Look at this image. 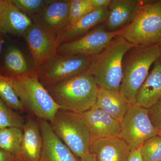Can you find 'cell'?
Masks as SVG:
<instances>
[{
    "label": "cell",
    "mask_w": 161,
    "mask_h": 161,
    "mask_svg": "<svg viewBox=\"0 0 161 161\" xmlns=\"http://www.w3.org/2000/svg\"><path fill=\"white\" fill-rule=\"evenodd\" d=\"M37 119L42 138L40 161H81L56 135L49 122Z\"/></svg>",
    "instance_id": "12"
},
{
    "label": "cell",
    "mask_w": 161,
    "mask_h": 161,
    "mask_svg": "<svg viewBox=\"0 0 161 161\" xmlns=\"http://www.w3.org/2000/svg\"><path fill=\"white\" fill-rule=\"evenodd\" d=\"M93 58L57 54L35 71L39 81L48 87L87 70Z\"/></svg>",
    "instance_id": "7"
},
{
    "label": "cell",
    "mask_w": 161,
    "mask_h": 161,
    "mask_svg": "<svg viewBox=\"0 0 161 161\" xmlns=\"http://www.w3.org/2000/svg\"><path fill=\"white\" fill-rule=\"evenodd\" d=\"M49 123L56 135L75 155L80 158L90 153L91 136L81 113L60 108Z\"/></svg>",
    "instance_id": "6"
},
{
    "label": "cell",
    "mask_w": 161,
    "mask_h": 161,
    "mask_svg": "<svg viewBox=\"0 0 161 161\" xmlns=\"http://www.w3.org/2000/svg\"><path fill=\"white\" fill-rule=\"evenodd\" d=\"M31 19L19 9L11 0H0V33L23 36L33 24Z\"/></svg>",
    "instance_id": "16"
},
{
    "label": "cell",
    "mask_w": 161,
    "mask_h": 161,
    "mask_svg": "<svg viewBox=\"0 0 161 161\" xmlns=\"http://www.w3.org/2000/svg\"><path fill=\"white\" fill-rule=\"evenodd\" d=\"M159 47L161 55V41L158 44Z\"/></svg>",
    "instance_id": "34"
},
{
    "label": "cell",
    "mask_w": 161,
    "mask_h": 161,
    "mask_svg": "<svg viewBox=\"0 0 161 161\" xmlns=\"http://www.w3.org/2000/svg\"><path fill=\"white\" fill-rule=\"evenodd\" d=\"M120 35L136 46L158 44L161 41V0H143L134 19Z\"/></svg>",
    "instance_id": "5"
},
{
    "label": "cell",
    "mask_w": 161,
    "mask_h": 161,
    "mask_svg": "<svg viewBox=\"0 0 161 161\" xmlns=\"http://www.w3.org/2000/svg\"><path fill=\"white\" fill-rule=\"evenodd\" d=\"M34 116L29 114L25 121L23 140L14 161H40L42 135L37 118Z\"/></svg>",
    "instance_id": "14"
},
{
    "label": "cell",
    "mask_w": 161,
    "mask_h": 161,
    "mask_svg": "<svg viewBox=\"0 0 161 161\" xmlns=\"http://www.w3.org/2000/svg\"><path fill=\"white\" fill-rule=\"evenodd\" d=\"M122 31H108L104 24H100L80 37L60 44L58 48V54L95 58L114 38L120 35Z\"/></svg>",
    "instance_id": "9"
},
{
    "label": "cell",
    "mask_w": 161,
    "mask_h": 161,
    "mask_svg": "<svg viewBox=\"0 0 161 161\" xmlns=\"http://www.w3.org/2000/svg\"><path fill=\"white\" fill-rule=\"evenodd\" d=\"M21 12L31 17L38 13L49 3V0H11Z\"/></svg>",
    "instance_id": "27"
},
{
    "label": "cell",
    "mask_w": 161,
    "mask_h": 161,
    "mask_svg": "<svg viewBox=\"0 0 161 161\" xmlns=\"http://www.w3.org/2000/svg\"><path fill=\"white\" fill-rule=\"evenodd\" d=\"M158 135L151 122L148 109L130 104L120 122L119 137L123 140L131 152L140 148L149 139Z\"/></svg>",
    "instance_id": "8"
},
{
    "label": "cell",
    "mask_w": 161,
    "mask_h": 161,
    "mask_svg": "<svg viewBox=\"0 0 161 161\" xmlns=\"http://www.w3.org/2000/svg\"><path fill=\"white\" fill-rule=\"evenodd\" d=\"M81 114L89 131L91 142L99 139L119 136L120 123L106 112L93 107Z\"/></svg>",
    "instance_id": "13"
},
{
    "label": "cell",
    "mask_w": 161,
    "mask_h": 161,
    "mask_svg": "<svg viewBox=\"0 0 161 161\" xmlns=\"http://www.w3.org/2000/svg\"><path fill=\"white\" fill-rule=\"evenodd\" d=\"M161 98V57L137 92L136 104L149 109Z\"/></svg>",
    "instance_id": "19"
},
{
    "label": "cell",
    "mask_w": 161,
    "mask_h": 161,
    "mask_svg": "<svg viewBox=\"0 0 161 161\" xmlns=\"http://www.w3.org/2000/svg\"><path fill=\"white\" fill-rule=\"evenodd\" d=\"M36 70L58 54L60 45L57 36L33 23L23 35Z\"/></svg>",
    "instance_id": "10"
},
{
    "label": "cell",
    "mask_w": 161,
    "mask_h": 161,
    "mask_svg": "<svg viewBox=\"0 0 161 161\" xmlns=\"http://www.w3.org/2000/svg\"><path fill=\"white\" fill-rule=\"evenodd\" d=\"M151 122L158 131L161 130V98L148 109Z\"/></svg>",
    "instance_id": "28"
},
{
    "label": "cell",
    "mask_w": 161,
    "mask_h": 161,
    "mask_svg": "<svg viewBox=\"0 0 161 161\" xmlns=\"http://www.w3.org/2000/svg\"><path fill=\"white\" fill-rule=\"evenodd\" d=\"M128 161H143L141 157L140 148L131 152Z\"/></svg>",
    "instance_id": "31"
},
{
    "label": "cell",
    "mask_w": 161,
    "mask_h": 161,
    "mask_svg": "<svg viewBox=\"0 0 161 161\" xmlns=\"http://www.w3.org/2000/svg\"><path fill=\"white\" fill-rule=\"evenodd\" d=\"M69 26L74 24L84 16L94 10L91 6L90 0H69Z\"/></svg>",
    "instance_id": "26"
},
{
    "label": "cell",
    "mask_w": 161,
    "mask_h": 161,
    "mask_svg": "<svg viewBox=\"0 0 161 161\" xmlns=\"http://www.w3.org/2000/svg\"><path fill=\"white\" fill-rule=\"evenodd\" d=\"M25 121L19 112L0 98V129L15 127L23 130Z\"/></svg>",
    "instance_id": "23"
},
{
    "label": "cell",
    "mask_w": 161,
    "mask_h": 161,
    "mask_svg": "<svg viewBox=\"0 0 161 161\" xmlns=\"http://www.w3.org/2000/svg\"><path fill=\"white\" fill-rule=\"evenodd\" d=\"M26 112L50 122L61 108L39 81L34 71L21 76H6Z\"/></svg>",
    "instance_id": "3"
},
{
    "label": "cell",
    "mask_w": 161,
    "mask_h": 161,
    "mask_svg": "<svg viewBox=\"0 0 161 161\" xmlns=\"http://www.w3.org/2000/svg\"><path fill=\"white\" fill-rule=\"evenodd\" d=\"M130 105L120 91L99 87L94 107L106 112L120 123Z\"/></svg>",
    "instance_id": "20"
},
{
    "label": "cell",
    "mask_w": 161,
    "mask_h": 161,
    "mask_svg": "<svg viewBox=\"0 0 161 161\" xmlns=\"http://www.w3.org/2000/svg\"><path fill=\"white\" fill-rule=\"evenodd\" d=\"M158 135L161 136V130L159 131L158 132Z\"/></svg>",
    "instance_id": "35"
},
{
    "label": "cell",
    "mask_w": 161,
    "mask_h": 161,
    "mask_svg": "<svg viewBox=\"0 0 161 161\" xmlns=\"http://www.w3.org/2000/svg\"><path fill=\"white\" fill-rule=\"evenodd\" d=\"M0 98L18 112H25L24 109L6 76L0 73Z\"/></svg>",
    "instance_id": "24"
},
{
    "label": "cell",
    "mask_w": 161,
    "mask_h": 161,
    "mask_svg": "<svg viewBox=\"0 0 161 161\" xmlns=\"http://www.w3.org/2000/svg\"><path fill=\"white\" fill-rule=\"evenodd\" d=\"M90 152L95 154L97 161H128L131 153L125 142L119 136L93 141Z\"/></svg>",
    "instance_id": "17"
},
{
    "label": "cell",
    "mask_w": 161,
    "mask_h": 161,
    "mask_svg": "<svg viewBox=\"0 0 161 161\" xmlns=\"http://www.w3.org/2000/svg\"><path fill=\"white\" fill-rule=\"evenodd\" d=\"M46 88L61 108L78 113L94 107L99 90L87 70Z\"/></svg>",
    "instance_id": "1"
},
{
    "label": "cell",
    "mask_w": 161,
    "mask_h": 161,
    "mask_svg": "<svg viewBox=\"0 0 161 161\" xmlns=\"http://www.w3.org/2000/svg\"><path fill=\"white\" fill-rule=\"evenodd\" d=\"M135 46L119 35L93 58L87 71L94 77L99 87L120 91L124 57Z\"/></svg>",
    "instance_id": "2"
},
{
    "label": "cell",
    "mask_w": 161,
    "mask_h": 161,
    "mask_svg": "<svg viewBox=\"0 0 161 161\" xmlns=\"http://www.w3.org/2000/svg\"><path fill=\"white\" fill-rule=\"evenodd\" d=\"M108 6L95 9L80 18L74 24L68 26L57 36L59 45L80 37L88 32L106 21Z\"/></svg>",
    "instance_id": "18"
},
{
    "label": "cell",
    "mask_w": 161,
    "mask_h": 161,
    "mask_svg": "<svg viewBox=\"0 0 161 161\" xmlns=\"http://www.w3.org/2000/svg\"><path fill=\"white\" fill-rule=\"evenodd\" d=\"M23 130L15 127L0 129V149L15 156L19 150Z\"/></svg>",
    "instance_id": "22"
},
{
    "label": "cell",
    "mask_w": 161,
    "mask_h": 161,
    "mask_svg": "<svg viewBox=\"0 0 161 161\" xmlns=\"http://www.w3.org/2000/svg\"><path fill=\"white\" fill-rule=\"evenodd\" d=\"M90 1L93 9L95 10L108 6L111 0H90Z\"/></svg>",
    "instance_id": "29"
},
{
    "label": "cell",
    "mask_w": 161,
    "mask_h": 161,
    "mask_svg": "<svg viewBox=\"0 0 161 161\" xmlns=\"http://www.w3.org/2000/svg\"><path fill=\"white\" fill-rule=\"evenodd\" d=\"M4 64L9 73V75L7 76H21L35 71L31 70L23 53L18 47L13 45L9 46L6 51Z\"/></svg>",
    "instance_id": "21"
},
{
    "label": "cell",
    "mask_w": 161,
    "mask_h": 161,
    "mask_svg": "<svg viewBox=\"0 0 161 161\" xmlns=\"http://www.w3.org/2000/svg\"><path fill=\"white\" fill-rule=\"evenodd\" d=\"M2 34L0 33V56H1V53H2L3 43H4V40Z\"/></svg>",
    "instance_id": "33"
},
{
    "label": "cell",
    "mask_w": 161,
    "mask_h": 161,
    "mask_svg": "<svg viewBox=\"0 0 161 161\" xmlns=\"http://www.w3.org/2000/svg\"><path fill=\"white\" fill-rule=\"evenodd\" d=\"M30 17L33 23L58 36L69 25V0H49L42 10Z\"/></svg>",
    "instance_id": "11"
},
{
    "label": "cell",
    "mask_w": 161,
    "mask_h": 161,
    "mask_svg": "<svg viewBox=\"0 0 161 161\" xmlns=\"http://www.w3.org/2000/svg\"><path fill=\"white\" fill-rule=\"evenodd\" d=\"M143 0H111L108 17L104 23L107 30L117 31L126 27L134 19Z\"/></svg>",
    "instance_id": "15"
},
{
    "label": "cell",
    "mask_w": 161,
    "mask_h": 161,
    "mask_svg": "<svg viewBox=\"0 0 161 161\" xmlns=\"http://www.w3.org/2000/svg\"><path fill=\"white\" fill-rule=\"evenodd\" d=\"M140 151L143 161H161V136L157 135L145 142Z\"/></svg>",
    "instance_id": "25"
},
{
    "label": "cell",
    "mask_w": 161,
    "mask_h": 161,
    "mask_svg": "<svg viewBox=\"0 0 161 161\" xmlns=\"http://www.w3.org/2000/svg\"><path fill=\"white\" fill-rule=\"evenodd\" d=\"M161 57L158 44L135 46L125 55L120 92L130 104H136L137 92L149 75L150 66Z\"/></svg>",
    "instance_id": "4"
},
{
    "label": "cell",
    "mask_w": 161,
    "mask_h": 161,
    "mask_svg": "<svg viewBox=\"0 0 161 161\" xmlns=\"http://www.w3.org/2000/svg\"><path fill=\"white\" fill-rule=\"evenodd\" d=\"M81 161H97L94 153H90L88 155L80 158Z\"/></svg>",
    "instance_id": "32"
},
{
    "label": "cell",
    "mask_w": 161,
    "mask_h": 161,
    "mask_svg": "<svg viewBox=\"0 0 161 161\" xmlns=\"http://www.w3.org/2000/svg\"><path fill=\"white\" fill-rule=\"evenodd\" d=\"M14 155L0 149V161H14Z\"/></svg>",
    "instance_id": "30"
}]
</instances>
